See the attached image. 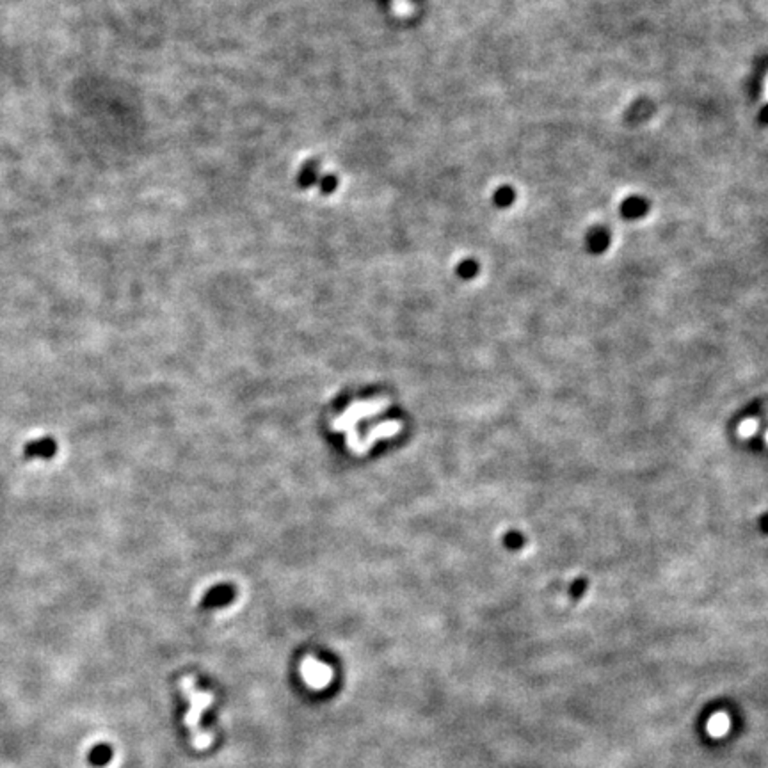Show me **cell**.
<instances>
[{
    "label": "cell",
    "mask_w": 768,
    "mask_h": 768,
    "mask_svg": "<svg viewBox=\"0 0 768 768\" xmlns=\"http://www.w3.org/2000/svg\"><path fill=\"white\" fill-rule=\"evenodd\" d=\"M180 690L183 692L187 699L190 702V710L185 715L183 722L189 727L190 731V742L196 749H207L210 747L212 742H214V734L205 731L201 727V717H203L205 710L214 702V695L210 692H205L201 688H198L196 680L193 676H183L180 680Z\"/></svg>",
    "instance_id": "obj_1"
},
{
    "label": "cell",
    "mask_w": 768,
    "mask_h": 768,
    "mask_svg": "<svg viewBox=\"0 0 768 768\" xmlns=\"http://www.w3.org/2000/svg\"><path fill=\"white\" fill-rule=\"evenodd\" d=\"M389 406V400L388 399H374V400H362V402H356L352 404L351 407H349L347 411H345L344 414H340L338 418H334L333 424H331V427H333L334 432H352L356 431V425L359 424L362 420H365V418H370L374 416V414L381 413V411L386 409V407Z\"/></svg>",
    "instance_id": "obj_2"
},
{
    "label": "cell",
    "mask_w": 768,
    "mask_h": 768,
    "mask_svg": "<svg viewBox=\"0 0 768 768\" xmlns=\"http://www.w3.org/2000/svg\"><path fill=\"white\" fill-rule=\"evenodd\" d=\"M400 431H402V421L388 420V421H384V424L376 425L372 431L367 432V436L363 439L356 438L354 441L349 443L347 446L351 449L352 454H356V456H363V454H367L370 449H372L374 443H376L377 439L391 438V436L399 434Z\"/></svg>",
    "instance_id": "obj_3"
},
{
    "label": "cell",
    "mask_w": 768,
    "mask_h": 768,
    "mask_svg": "<svg viewBox=\"0 0 768 768\" xmlns=\"http://www.w3.org/2000/svg\"><path fill=\"white\" fill-rule=\"evenodd\" d=\"M302 677H304L306 683L313 688H324L331 683V677H333V670L331 667H327L326 663L319 662L317 658H308L302 660Z\"/></svg>",
    "instance_id": "obj_4"
},
{
    "label": "cell",
    "mask_w": 768,
    "mask_h": 768,
    "mask_svg": "<svg viewBox=\"0 0 768 768\" xmlns=\"http://www.w3.org/2000/svg\"><path fill=\"white\" fill-rule=\"evenodd\" d=\"M57 443L53 438H39L27 443L24 449V456L27 459H52L57 454Z\"/></svg>",
    "instance_id": "obj_5"
},
{
    "label": "cell",
    "mask_w": 768,
    "mask_h": 768,
    "mask_svg": "<svg viewBox=\"0 0 768 768\" xmlns=\"http://www.w3.org/2000/svg\"><path fill=\"white\" fill-rule=\"evenodd\" d=\"M585 246L593 255H601L610 247V232L605 226H594L587 232Z\"/></svg>",
    "instance_id": "obj_6"
},
{
    "label": "cell",
    "mask_w": 768,
    "mask_h": 768,
    "mask_svg": "<svg viewBox=\"0 0 768 768\" xmlns=\"http://www.w3.org/2000/svg\"><path fill=\"white\" fill-rule=\"evenodd\" d=\"M619 212L625 219L628 221H635V219L644 217L649 212V201L642 196H630L619 207Z\"/></svg>",
    "instance_id": "obj_7"
},
{
    "label": "cell",
    "mask_w": 768,
    "mask_h": 768,
    "mask_svg": "<svg viewBox=\"0 0 768 768\" xmlns=\"http://www.w3.org/2000/svg\"><path fill=\"white\" fill-rule=\"evenodd\" d=\"M514 200H516V193L512 187L506 185V187H500V189L496 190L495 203L498 205V207H503V208L511 207V205L514 203Z\"/></svg>",
    "instance_id": "obj_8"
},
{
    "label": "cell",
    "mask_w": 768,
    "mask_h": 768,
    "mask_svg": "<svg viewBox=\"0 0 768 768\" xmlns=\"http://www.w3.org/2000/svg\"><path fill=\"white\" fill-rule=\"evenodd\" d=\"M587 587H589V582H587V578L575 580V583H573L571 589H569V596H571L575 601L582 600V596L585 594Z\"/></svg>",
    "instance_id": "obj_9"
},
{
    "label": "cell",
    "mask_w": 768,
    "mask_h": 768,
    "mask_svg": "<svg viewBox=\"0 0 768 768\" xmlns=\"http://www.w3.org/2000/svg\"><path fill=\"white\" fill-rule=\"evenodd\" d=\"M759 120H762L765 125H768V106H765L762 109V113H759Z\"/></svg>",
    "instance_id": "obj_10"
}]
</instances>
